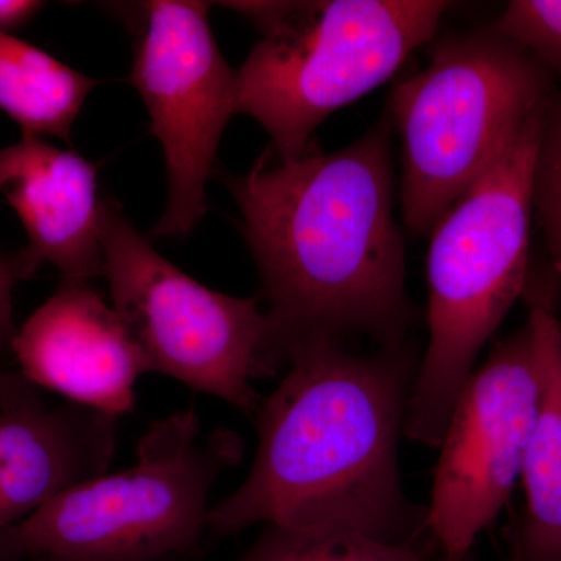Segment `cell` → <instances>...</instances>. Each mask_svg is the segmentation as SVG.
<instances>
[{"label":"cell","mask_w":561,"mask_h":561,"mask_svg":"<svg viewBox=\"0 0 561 561\" xmlns=\"http://www.w3.org/2000/svg\"><path fill=\"white\" fill-rule=\"evenodd\" d=\"M254 415L257 451L245 481L210 507L219 537L257 524H327L404 542L411 507L398 445L411 379L400 346L359 356L341 342L298 350Z\"/></svg>","instance_id":"2"},{"label":"cell","mask_w":561,"mask_h":561,"mask_svg":"<svg viewBox=\"0 0 561 561\" xmlns=\"http://www.w3.org/2000/svg\"><path fill=\"white\" fill-rule=\"evenodd\" d=\"M534 208L540 220L561 213V99L549 108L538 144Z\"/></svg>","instance_id":"17"},{"label":"cell","mask_w":561,"mask_h":561,"mask_svg":"<svg viewBox=\"0 0 561 561\" xmlns=\"http://www.w3.org/2000/svg\"><path fill=\"white\" fill-rule=\"evenodd\" d=\"M21 375L69 402L130 412L149 360L113 306L90 284L62 283L14 335Z\"/></svg>","instance_id":"10"},{"label":"cell","mask_w":561,"mask_h":561,"mask_svg":"<svg viewBox=\"0 0 561 561\" xmlns=\"http://www.w3.org/2000/svg\"><path fill=\"white\" fill-rule=\"evenodd\" d=\"M490 31L561 79V0H513Z\"/></svg>","instance_id":"16"},{"label":"cell","mask_w":561,"mask_h":561,"mask_svg":"<svg viewBox=\"0 0 561 561\" xmlns=\"http://www.w3.org/2000/svg\"><path fill=\"white\" fill-rule=\"evenodd\" d=\"M130 81L146 103L168 165L169 197L153 238H186L208 209L206 183L236 114V73L221 57L209 5L138 3Z\"/></svg>","instance_id":"8"},{"label":"cell","mask_w":561,"mask_h":561,"mask_svg":"<svg viewBox=\"0 0 561 561\" xmlns=\"http://www.w3.org/2000/svg\"><path fill=\"white\" fill-rule=\"evenodd\" d=\"M2 373H3V371H2V368H0V376H2Z\"/></svg>","instance_id":"22"},{"label":"cell","mask_w":561,"mask_h":561,"mask_svg":"<svg viewBox=\"0 0 561 561\" xmlns=\"http://www.w3.org/2000/svg\"><path fill=\"white\" fill-rule=\"evenodd\" d=\"M99 80L46 51L0 32V110L25 136L70 142L72 125Z\"/></svg>","instance_id":"14"},{"label":"cell","mask_w":561,"mask_h":561,"mask_svg":"<svg viewBox=\"0 0 561 561\" xmlns=\"http://www.w3.org/2000/svg\"><path fill=\"white\" fill-rule=\"evenodd\" d=\"M540 400V367L526 324L472 371L443 432L426 513L443 561H465L511 500Z\"/></svg>","instance_id":"9"},{"label":"cell","mask_w":561,"mask_h":561,"mask_svg":"<svg viewBox=\"0 0 561 561\" xmlns=\"http://www.w3.org/2000/svg\"><path fill=\"white\" fill-rule=\"evenodd\" d=\"M242 454L234 432L205 434L192 408L154 421L133 467L73 486L0 531V561L179 560L201 545L210 489Z\"/></svg>","instance_id":"5"},{"label":"cell","mask_w":561,"mask_h":561,"mask_svg":"<svg viewBox=\"0 0 561 561\" xmlns=\"http://www.w3.org/2000/svg\"><path fill=\"white\" fill-rule=\"evenodd\" d=\"M21 279L18 256L0 254V348H11L18 332L13 320V287Z\"/></svg>","instance_id":"18"},{"label":"cell","mask_w":561,"mask_h":561,"mask_svg":"<svg viewBox=\"0 0 561 561\" xmlns=\"http://www.w3.org/2000/svg\"><path fill=\"white\" fill-rule=\"evenodd\" d=\"M102 249L113 308L149 360L150 370L256 415L262 398L267 321L256 300L203 286L154 250L103 198Z\"/></svg>","instance_id":"7"},{"label":"cell","mask_w":561,"mask_h":561,"mask_svg":"<svg viewBox=\"0 0 561 561\" xmlns=\"http://www.w3.org/2000/svg\"><path fill=\"white\" fill-rule=\"evenodd\" d=\"M391 119L334 153L262 154L245 175L221 173L267 301L262 367L273 375L311 343L365 334L401 346L412 311L394 220Z\"/></svg>","instance_id":"1"},{"label":"cell","mask_w":561,"mask_h":561,"mask_svg":"<svg viewBox=\"0 0 561 561\" xmlns=\"http://www.w3.org/2000/svg\"><path fill=\"white\" fill-rule=\"evenodd\" d=\"M541 227L545 230L546 242H548L549 254L553 272L561 278V213L553 214L548 219H542Z\"/></svg>","instance_id":"20"},{"label":"cell","mask_w":561,"mask_h":561,"mask_svg":"<svg viewBox=\"0 0 561 561\" xmlns=\"http://www.w3.org/2000/svg\"><path fill=\"white\" fill-rule=\"evenodd\" d=\"M239 561H431L409 542H394L327 524L267 526Z\"/></svg>","instance_id":"15"},{"label":"cell","mask_w":561,"mask_h":561,"mask_svg":"<svg viewBox=\"0 0 561 561\" xmlns=\"http://www.w3.org/2000/svg\"><path fill=\"white\" fill-rule=\"evenodd\" d=\"M541 400L522 472L524 513L511 561H561V324L549 298L531 301Z\"/></svg>","instance_id":"13"},{"label":"cell","mask_w":561,"mask_h":561,"mask_svg":"<svg viewBox=\"0 0 561 561\" xmlns=\"http://www.w3.org/2000/svg\"><path fill=\"white\" fill-rule=\"evenodd\" d=\"M546 103L545 68L512 41L486 31L434 43L430 65L398 83L389 102L402 138L408 230L431 234Z\"/></svg>","instance_id":"6"},{"label":"cell","mask_w":561,"mask_h":561,"mask_svg":"<svg viewBox=\"0 0 561 561\" xmlns=\"http://www.w3.org/2000/svg\"><path fill=\"white\" fill-rule=\"evenodd\" d=\"M43 7L44 2L36 0H0V32L7 33L10 28L21 27Z\"/></svg>","instance_id":"19"},{"label":"cell","mask_w":561,"mask_h":561,"mask_svg":"<svg viewBox=\"0 0 561 561\" xmlns=\"http://www.w3.org/2000/svg\"><path fill=\"white\" fill-rule=\"evenodd\" d=\"M28 561H84V560H72V559H61V557H41V559H33ZM168 561H176V560H168Z\"/></svg>","instance_id":"21"},{"label":"cell","mask_w":561,"mask_h":561,"mask_svg":"<svg viewBox=\"0 0 561 561\" xmlns=\"http://www.w3.org/2000/svg\"><path fill=\"white\" fill-rule=\"evenodd\" d=\"M440 0L227 2L262 39L236 73V114L260 122L273 157L295 161L312 149L334 111L381 87L437 32Z\"/></svg>","instance_id":"4"},{"label":"cell","mask_w":561,"mask_h":561,"mask_svg":"<svg viewBox=\"0 0 561 561\" xmlns=\"http://www.w3.org/2000/svg\"><path fill=\"white\" fill-rule=\"evenodd\" d=\"M21 373L0 376V531L108 472L117 419L76 402L49 405Z\"/></svg>","instance_id":"11"},{"label":"cell","mask_w":561,"mask_h":561,"mask_svg":"<svg viewBox=\"0 0 561 561\" xmlns=\"http://www.w3.org/2000/svg\"><path fill=\"white\" fill-rule=\"evenodd\" d=\"M552 103L431 231L430 343L409 391L404 434L438 446L483 345L526 290L534 171Z\"/></svg>","instance_id":"3"},{"label":"cell","mask_w":561,"mask_h":561,"mask_svg":"<svg viewBox=\"0 0 561 561\" xmlns=\"http://www.w3.org/2000/svg\"><path fill=\"white\" fill-rule=\"evenodd\" d=\"M0 191L27 231L18 254L21 278L54 265L65 283L105 275L98 165L38 136L0 149Z\"/></svg>","instance_id":"12"}]
</instances>
